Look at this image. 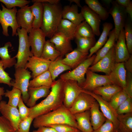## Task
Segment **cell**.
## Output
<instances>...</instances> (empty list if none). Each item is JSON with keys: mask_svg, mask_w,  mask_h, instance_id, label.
I'll use <instances>...</instances> for the list:
<instances>
[{"mask_svg": "<svg viewBox=\"0 0 132 132\" xmlns=\"http://www.w3.org/2000/svg\"><path fill=\"white\" fill-rule=\"evenodd\" d=\"M112 3V6L109 13L112 16L114 20L116 41L120 31L124 29L127 13L125 8L118 4L116 1Z\"/></svg>", "mask_w": 132, "mask_h": 132, "instance_id": "4fadbf2b", "label": "cell"}, {"mask_svg": "<svg viewBox=\"0 0 132 132\" xmlns=\"http://www.w3.org/2000/svg\"><path fill=\"white\" fill-rule=\"evenodd\" d=\"M48 126L53 128L57 132H74L78 130L71 125L65 124H56Z\"/></svg>", "mask_w": 132, "mask_h": 132, "instance_id": "c3c4849f", "label": "cell"}, {"mask_svg": "<svg viewBox=\"0 0 132 132\" xmlns=\"http://www.w3.org/2000/svg\"><path fill=\"white\" fill-rule=\"evenodd\" d=\"M122 89L121 87L116 85L109 84L95 88L92 91L109 102L114 95Z\"/></svg>", "mask_w": 132, "mask_h": 132, "instance_id": "484cf974", "label": "cell"}, {"mask_svg": "<svg viewBox=\"0 0 132 132\" xmlns=\"http://www.w3.org/2000/svg\"><path fill=\"white\" fill-rule=\"evenodd\" d=\"M99 105L96 101L90 110V121L93 130L100 127L105 121L106 118L100 110Z\"/></svg>", "mask_w": 132, "mask_h": 132, "instance_id": "4316f807", "label": "cell"}, {"mask_svg": "<svg viewBox=\"0 0 132 132\" xmlns=\"http://www.w3.org/2000/svg\"><path fill=\"white\" fill-rule=\"evenodd\" d=\"M116 2L119 5L124 7L127 13L132 20V3L130 0H116Z\"/></svg>", "mask_w": 132, "mask_h": 132, "instance_id": "f5cc1de1", "label": "cell"}, {"mask_svg": "<svg viewBox=\"0 0 132 132\" xmlns=\"http://www.w3.org/2000/svg\"><path fill=\"white\" fill-rule=\"evenodd\" d=\"M51 61L34 56L29 57L25 68H29L32 72L33 78L44 72L48 70Z\"/></svg>", "mask_w": 132, "mask_h": 132, "instance_id": "9a60e30c", "label": "cell"}, {"mask_svg": "<svg viewBox=\"0 0 132 132\" xmlns=\"http://www.w3.org/2000/svg\"><path fill=\"white\" fill-rule=\"evenodd\" d=\"M0 112L10 122L15 130H17L21 121L17 108L9 105L6 101L1 100L0 102Z\"/></svg>", "mask_w": 132, "mask_h": 132, "instance_id": "e0dca14e", "label": "cell"}, {"mask_svg": "<svg viewBox=\"0 0 132 132\" xmlns=\"http://www.w3.org/2000/svg\"><path fill=\"white\" fill-rule=\"evenodd\" d=\"M34 120L33 126L35 128L42 126L65 124L77 129L74 115L63 105L56 109L37 117Z\"/></svg>", "mask_w": 132, "mask_h": 132, "instance_id": "7a4b0ae2", "label": "cell"}, {"mask_svg": "<svg viewBox=\"0 0 132 132\" xmlns=\"http://www.w3.org/2000/svg\"><path fill=\"white\" fill-rule=\"evenodd\" d=\"M92 132H117L112 122L106 119L104 123L97 129Z\"/></svg>", "mask_w": 132, "mask_h": 132, "instance_id": "bcb514c9", "label": "cell"}, {"mask_svg": "<svg viewBox=\"0 0 132 132\" xmlns=\"http://www.w3.org/2000/svg\"><path fill=\"white\" fill-rule=\"evenodd\" d=\"M85 20L92 28L95 35L99 36L100 34V27L101 19L97 14L87 5L81 8V12Z\"/></svg>", "mask_w": 132, "mask_h": 132, "instance_id": "44dd1931", "label": "cell"}, {"mask_svg": "<svg viewBox=\"0 0 132 132\" xmlns=\"http://www.w3.org/2000/svg\"><path fill=\"white\" fill-rule=\"evenodd\" d=\"M34 17L33 28H40L42 26L43 14V6L42 3L36 2L30 6Z\"/></svg>", "mask_w": 132, "mask_h": 132, "instance_id": "836d02e7", "label": "cell"}, {"mask_svg": "<svg viewBox=\"0 0 132 132\" xmlns=\"http://www.w3.org/2000/svg\"><path fill=\"white\" fill-rule=\"evenodd\" d=\"M16 131L8 120L0 115V132H15Z\"/></svg>", "mask_w": 132, "mask_h": 132, "instance_id": "f6af8a7d", "label": "cell"}, {"mask_svg": "<svg viewBox=\"0 0 132 132\" xmlns=\"http://www.w3.org/2000/svg\"><path fill=\"white\" fill-rule=\"evenodd\" d=\"M102 32L95 45L89 50V53L88 58L91 57L102 47L107 41L108 37L110 30L113 27L112 24L110 22H105L103 24Z\"/></svg>", "mask_w": 132, "mask_h": 132, "instance_id": "83f0119b", "label": "cell"}, {"mask_svg": "<svg viewBox=\"0 0 132 132\" xmlns=\"http://www.w3.org/2000/svg\"><path fill=\"white\" fill-rule=\"evenodd\" d=\"M11 42L6 43L3 47H0V57L5 70L7 68H10L15 66L16 63L15 58L11 57L9 54V49L11 47Z\"/></svg>", "mask_w": 132, "mask_h": 132, "instance_id": "1f68e13d", "label": "cell"}, {"mask_svg": "<svg viewBox=\"0 0 132 132\" xmlns=\"http://www.w3.org/2000/svg\"><path fill=\"white\" fill-rule=\"evenodd\" d=\"M16 19L19 27L24 29L28 33H29L33 29L34 17L28 5L17 11Z\"/></svg>", "mask_w": 132, "mask_h": 132, "instance_id": "2e32d148", "label": "cell"}, {"mask_svg": "<svg viewBox=\"0 0 132 132\" xmlns=\"http://www.w3.org/2000/svg\"><path fill=\"white\" fill-rule=\"evenodd\" d=\"M96 56V54L93 55L87 58L74 69L61 74L60 78L64 80L76 81L80 87L85 81V75L88 68L92 64Z\"/></svg>", "mask_w": 132, "mask_h": 132, "instance_id": "52a82bcc", "label": "cell"}, {"mask_svg": "<svg viewBox=\"0 0 132 132\" xmlns=\"http://www.w3.org/2000/svg\"><path fill=\"white\" fill-rule=\"evenodd\" d=\"M43 14L40 29L46 37L50 38L57 32L58 27L62 19V9L59 3L52 4L42 3Z\"/></svg>", "mask_w": 132, "mask_h": 132, "instance_id": "3957f363", "label": "cell"}, {"mask_svg": "<svg viewBox=\"0 0 132 132\" xmlns=\"http://www.w3.org/2000/svg\"><path fill=\"white\" fill-rule=\"evenodd\" d=\"M17 33L19 37V45L18 52L14 56L17 59L14 67L15 68H25L28 58L33 55L30 50V46L27 31L23 28L18 27Z\"/></svg>", "mask_w": 132, "mask_h": 132, "instance_id": "277c9868", "label": "cell"}, {"mask_svg": "<svg viewBox=\"0 0 132 132\" xmlns=\"http://www.w3.org/2000/svg\"><path fill=\"white\" fill-rule=\"evenodd\" d=\"M17 107L21 121L28 117L29 112V108L27 107L24 104L22 97L18 103Z\"/></svg>", "mask_w": 132, "mask_h": 132, "instance_id": "681fc988", "label": "cell"}, {"mask_svg": "<svg viewBox=\"0 0 132 132\" xmlns=\"http://www.w3.org/2000/svg\"><path fill=\"white\" fill-rule=\"evenodd\" d=\"M60 55V52L56 50L54 44L49 40H46L41 57L52 61Z\"/></svg>", "mask_w": 132, "mask_h": 132, "instance_id": "d590c367", "label": "cell"}, {"mask_svg": "<svg viewBox=\"0 0 132 132\" xmlns=\"http://www.w3.org/2000/svg\"><path fill=\"white\" fill-rule=\"evenodd\" d=\"M62 18L67 20L77 26L85 20L80 12H78V6L76 4L66 5L62 9Z\"/></svg>", "mask_w": 132, "mask_h": 132, "instance_id": "603a6c76", "label": "cell"}, {"mask_svg": "<svg viewBox=\"0 0 132 132\" xmlns=\"http://www.w3.org/2000/svg\"><path fill=\"white\" fill-rule=\"evenodd\" d=\"M118 132H132V113L118 115Z\"/></svg>", "mask_w": 132, "mask_h": 132, "instance_id": "74e56055", "label": "cell"}, {"mask_svg": "<svg viewBox=\"0 0 132 132\" xmlns=\"http://www.w3.org/2000/svg\"><path fill=\"white\" fill-rule=\"evenodd\" d=\"M63 57L73 50L71 40L64 34L57 32L49 40Z\"/></svg>", "mask_w": 132, "mask_h": 132, "instance_id": "d6986e66", "label": "cell"}, {"mask_svg": "<svg viewBox=\"0 0 132 132\" xmlns=\"http://www.w3.org/2000/svg\"><path fill=\"white\" fill-rule=\"evenodd\" d=\"M0 2L3 3L6 8L11 9L16 7L22 8L30 3L31 1L26 0H0Z\"/></svg>", "mask_w": 132, "mask_h": 132, "instance_id": "ee69618b", "label": "cell"}, {"mask_svg": "<svg viewBox=\"0 0 132 132\" xmlns=\"http://www.w3.org/2000/svg\"><path fill=\"white\" fill-rule=\"evenodd\" d=\"M83 92L91 95L96 99L98 103L101 111L106 119L111 121L116 130L118 132L119 121L116 110L111 106L109 102L102 99L100 96L96 94L91 91L84 89Z\"/></svg>", "mask_w": 132, "mask_h": 132, "instance_id": "9c48e42d", "label": "cell"}, {"mask_svg": "<svg viewBox=\"0 0 132 132\" xmlns=\"http://www.w3.org/2000/svg\"><path fill=\"white\" fill-rule=\"evenodd\" d=\"M77 129L82 132H92L93 129L90 121V110L74 115Z\"/></svg>", "mask_w": 132, "mask_h": 132, "instance_id": "d4e9b609", "label": "cell"}, {"mask_svg": "<svg viewBox=\"0 0 132 132\" xmlns=\"http://www.w3.org/2000/svg\"><path fill=\"white\" fill-rule=\"evenodd\" d=\"M86 74L85 80L80 86L84 89L92 91L97 88L113 84L108 75L98 74L88 69Z\"/></svg>", "mask_w": 132, "mask_h": 132, "instance_id": "ba28073f", "label": "cell"}, {"mask_svg": "<svg viewBox=\"0 0 132 132\" xmlns=\"http://www.w3.org/2000/svg\"><path fill=\"white\" fill-rule=\"evenodd\" d=\"M22 92L20 90L13 87L11 90H6L4 96L8 98L7 103L8 105L17 108L19 101L22 97Z\"/></svg>", "mask_w": 132, "mask_h": 132, "instance_id": "ab89813d", "label": "cell"}, {"mask_svg": "<svg viewBox=\"0 0 132 132\" xmlns=\"http://www.w3.org/2000/svg\"><path fill=\"white\" fill-rule=\"evenodd\" d=\"M126 73L124 62L115 63L108 76L113 84L124 89L126 86Z\"/></svg>", "mask_w": 132, "mask_h": 132, "instance_id": "ffe728a7", "label": "cell"}, {"mask_svg": "<svg viewBox=\"0 0 132 132\" xmlns=\"http://www.w3.org/2000/svg\"><path fill=\"white\" fill-rule=\"evenodd\" d=\"M75 42L77 44V49L85 53H89V50L96 43L95 38H89L75 36Z\"/></svg>", "mask_w": 132, "mask_h": 132, "instance_id": "e575fe53", "label": "cell"}, {"mask_svg": "<svg viewBox=\"0 0 132 132\" xmlns=\"http://www.w3.org/2000/svg\"><path fill=\"white\" fill-rule=\"evenodd\" d=\"M108 36L109 38L103 47L96 52V57L91 66L95 64L105 56L114 46L116 41V37L114 29L110 31Z\"/></svg>", "mask_w": 132, "mask_h": 132, "instance_id": "f546056e", "label": "cell"}, {"mask_svg": "<svg viewBox=\"0 0 132 132\" xmlns=\"http://www.w3.org/2000/svg\"><path fill=\"white\" fill-rule=\"evenodd\" d=\"M48 70L37 76L29 81V88H35L45 86L51 87L53 82Z\"/></svg>", "mask_w": 132, "mask_h": 132, "instance_id": "4dcf8cb0", "label": "cell"}, {"mask_svg": "<svg viewBox=\"0 0 132 132\" xmlns=\"http://www.w3.org/2000/svg\"><path fill=\"white\" fill-rule=\"evenodd\" d=\"M63 58V57L60 56L55 60L51 61L48 70L53 81L55 80L58 76L64 71L71 70L69 66L62 62V60Z\"/></svg>", "mask_w": 132, "mask_h": 132, "instance_id": "f1b7e54d", "label": "cell"}, {"mask_svg": "<svg viewBox=\"0 0 132 132\" xmlns=\"http://www.w3.org/2000/svg\"><path fill=\"white\" fill-rule=\"evenodd\" d=\"M77 26L70 21L62 19L57 32L61 33L70 40H72L75 39Z\"/></svg>", "mask_w": 132, "mask_h": 132, "instance_id": "d6a6232c", "label": "cell"}, {"mask_svg": "<svg viewBox=\"0 0 132 132\" xmlns=\"http://www.w3.org/2000/svg\"><path fill=\"white\" fill-rule=\"evenodd\" d=\"M95 35L91 27L85 20L77 26L75 36L93 38Z\"/></svg>", "mask_w": 132, "mask_h": 132, "instance_id": "f35d334b", "label": "cell"}, {"mask_svg": "<svg viewBox=\"0 0 132 132\" xmlns=\"http://www.w3.org/2000/svg\"><path fill=\"white\" fill-rule=\"evenodd\" d=\"M88 7L97 14L101 20L105 21L108 18L109 13L97 0H85Z\"/></svg>", "mask_w": 132, "mask_h": 132, "instance_id": "8d00e7d4", "label": "cell"}, {"mask_svg": "<svg viewBox=\"0 0 132 132\" xmlns=\"http://www.w3.org/2000/svg\"><path fill=\"white\" fill-rule=\"evenodd\" d=\"M89 53L81 52L75 48L66 55L62 60V62L72 70L88 58Z\"/></svg>", "mask_w": 132, "mask_h": 132, "instance_id": "7402d4cb", "label": "cell"}, {"mask_svg": "<svg viewBox=\"0 0 132 132\" xmlns=\"http://www.w3.org/2000/svg\"><path fill=\"white\" fill-rule=\"evenodd\" d=\"M32 1L33 3L38 2L42 3H47L52 4L59 3V0H33Z\"/></svg>", "mask_w": 132, "mask_h": 132, "instance_id": "9f6ffc18", "label": "cell"}, {"mask_svg": "<svg viewBox=\"0 0 132 132\" xmlns=\"http://www.w3.org/2000/svg\"><path fill=\"white\" fill-rule=\"evenodd\" d=\"M74 132H81V131H80V130H79L78 129L77 130V131Z\"/></svg>", "mask_w": 132, "mask_h": 132, "instance_id": "91938a15", "label": "cell"}, {"mask_svg": "<svg viewBox=\"0 0 132 132\" xmlns=\"http://www.w3.org/2000/svg\"><path fill=\"white\" fill-rule=\"evenodd\" d=\"M51 87L45 86L35 88H29L28 93L29 98L26 103L29 108L36 104L37 101L40 99L46 97L50 92Z\"/></svg>", "mask_w": 132, "mask_h": 132, "instance_id": "cb8c5ba5", "label": "cell"}, {"mask_svg": "<svg viewBox=\"0 0 132 132\" xmlns=\"http://www.w3.org/2000/svg\"><path fill=\"white\" fill-rule=\"evenodd\" d=\"M70 2V4H71L72 2H75L78 7H82L80 5V0H68Z\"/></svg>", "mask_w": 132, "mask_h": 132, "instance_id": "6f0895ef", "label": "cell"}, {"mask_svg": "<svg viewBox=\"0 0 132 132\" xmlns=\"http://www.w3.org/2000/svg\"><path fill=\"white\" fill-rule=\"evenodd\" d=\"M14 75L15 80L11 81V86L21 91L22 98L26 103L29 98L28 91L29 80L32 77L31 72L27 69L18 67L15 68Z\"/></svg>", "mask_w": 132, "mask_h": 132, "instance_id": "8992f818", "label": "cell"}, {"mask_svg": "<svg viewBox=\"0 0 132 132\" xmlns=\"http://www.w3.org/2000/svg\"><path fill=\"white\" fill-rule=\"evenodd\" d=\"M33 132H57L53 128L50 126H42L33 130Z\"/></svg>", "mask_w": 132, "mask_h": 132, "instance_id": "11a10c76", "label": "cell"}, {"mask_svg": "<svg viewBox=\"0 0 132 132\" xmlns=\"http://www.w3.org/2000/svg\"><path fill=\"white\" fill-rule=\"evenodd\" d=\"M116 41L114 45L115 63L124 62L129 58L131 55L126 46L124 29L120 31Z\"/></svg>", "mask_w": 132, "mask_h": 132, "instance_id": "ac0fdd59", "label": "cell"}, {"mask_svg": "<svg viewBox=\"0 0 132 132\" xmlns=\"http://www.w3.org/2000/svg\"><path fill=\"white\" fill-rule=\"evenodd\" d=\"M124 66L126 72L132 73V55L124 62Z\"/></svg>", "mask_w": 132, "mask_h": 132, "instance_id": "db71d44e", "label": "cell"}, {"mask_svg": "<svg viewBox=\"0 0 132 132\" xmlns=\"http://www.w3.org/2000/svg\"><path fill=\"white\" fill-rule=\"evenodd\" d=\"M96 101L90 94L85 92L80 93L69 109L73 115L89 110Z\"/></svg>", "mask_w": 132, "mask_h": 132, "instance_id": "5bb4252c", "label": "cell"}, {"mask_svg": "<svg viewBox=\"0 0 132 132\" xmlns=\"http://www.w3.org/2000/svg\"><path fill=\"white\" fill-rule=\"evenodd\" d=\"M128 97L127 94L122 89L113 96L109 102L116 110L118 107Z\"/></svg>", "mask_w": 132, "mask_h": 132, "instance_id": "60d3db41", "label": "cell"}, {"mask_svg": "<svg viewBox=\"0 0 132 132\" xmlns=\"http://www.w3.org/2000/svg\"><path fill=\"white\" fill-rule=\"evenodd\" d=\"M28 38L33 56L41 57L46 41L45 35L40 28L33 29L29 33Z\"/></svg>", "mask_w": 132, "mask_h": 132, "instance_id": "8fae6325", "label": "cell"}, {"mask_svg": "<svg viewBox=\"0 0 132 132\" xmlns=\"http://www.w3.org/2000/svg\"><path fill=\"white\" fill-rule=\"evenodd\" d=\"M5 93L4 88L0 86V102L1 101L2 96L4 95Z\"/></svg>", "mask_w": 132, "mask_h": 132, "instance_id": "680465c9", "label": "cell"}, {"mask_svg": "<svg viewBox=\"0 0 132 132\" xmlns=\"http://www.w3.org/2000/svg\"><path fill=\"white\" fill-rule=\"evenodd\" d=\"M118 115L132 113V98L128 97L116 109Z\"/></svg>", "mask_w": 132, "mask_h": 132, "instance_id": "7bdbcfd3", "label": "cell"}, {"mask_svg": "<svg viewBox=\"0 0 132 132\" xmlns=\"http://www.w3.org/2000/svg\"><path fill=\"white\" fill-rule=\"evenodd\" d=\"M34 119L28 117L20 121L18 127V132H29L32 123Z\"/></svg>", "mask_w": 132, "mask_h": 132, "instance_id": "7dc6e473", "label": "cell"}, {"mask_svg": "<svg viewBox=\"0 0 132 132\" xmlns=\"http://www.w3.org/2000/svg\"><path fill=\"white\" fill-rule=\"evenodd\" d=\"M11 80L9 74L5 71L2 63L0 59V83L6 84L11 87Z\"/></svg>", "mask_w": 132, "mask_h": 132, "instance_id": "f907efd6", "label": "cell"}, {"mask_svg": "<svg viewBox=\"0 0 132 132\" xmlns=\"http://www.w3.org/2000/svg\"><path fill=\"white\" fill-rule=\"evenodd\" d=\"M64 80L60 78L53 81L51 90L46 98L33 107L29 108L28 117L33 119L54 110L63 105Z\"/></svg>", "mask_w": 132, "mask_h": 132, "instance_id": "6da1fadb", "label": "cell"}, {"mask_svg": "<svg viewBox=\"0 0 132 132\" xmlns=\"http://www.w3.org/2000/svg\"><path fill=\"white\" fill-rule=\"evenodd\" d=\"M124 29L126 44L127 49L130 55L132 53V27L130 22L125 24Z\"/></svg>", "mask_w": 132, "mask_h": 132, "instance_id": "b9f144b4", "label": "cell"}, {"mask_svg": "<svg viewBox=\"0 0 132 132\" xmlns=\"http://www.w3.org/2000/svg\"><path fill=\"white\" fill-rule=\"evenodd\" d=\"M63 89L64 98L63 105L69 109L78 95L83 92V89L76 81L67 80H64Z\"/></svg>", "mask_w": 132, "mask_h": 132, "instance_id": "30bf717a", "label": "cell"}, {"mask_svg": "<svg viewBox=\"0 0 132 132\" xmlns=\"http://www.w3.org/2000/svg\"><path fill=\"white\" fill-rule=\"evenodd\" d=\"M126 86L123 89L129 97L132 98V73L126 72Z\"/></svg>", "mask_w": 132, "mask_h": 132, "instance_id": "816d5d0a", "label": "cell"}, {"mask_svg": "<svg viewBox=\"0 0 132 132\" xmlns=\"http://www.w3.org/2000/svg\"><path fill=\"white\" fill-rule=\"evenodd\" d=\"M2 10L0 8V23L1 25L3 34L8 36V28L10 27L12 29V36H17V29L19 27L17 23L16 15L17 10L16 7L8 9L1 4Z\"/></svg>", "mask_w": 132, "mask_h": 132, "instance_id": "5b68a950", "label": "cell"}, {"mask_svg": "<svg viewBox=\"0 0 132 132\" xmlns=\"http://www.w3.org/2000/svg\"><path fill=\"white\" fill-rule=\"evenodd\" d=\"M115 63L114 45L105 56L88 69L94 72H103L109 75Z\"/></svg>", "mask_w": 132, "mask_h": 132, "instance_id": "7c38bea8", "label": "cell"}, {"mask_svg": "<svg viewBox=\"0 0 132 132\" xmlns=\"http://www.w3.org/2000/svg\"><path fill=\"white\" fill-rule=\"evenodd\" d=\"M15 132H18V130H17Z\"/></svg>", "mask_w": 132, "mask_h": 132, "instance_id": "94428289", "label": "cell"}]
</instances>
